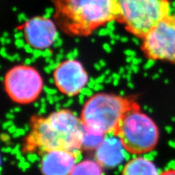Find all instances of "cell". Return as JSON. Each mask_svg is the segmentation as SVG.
Wrapping results in <instances>:
<instances>
[{"instance_id": "cell-3", "label": "cell", "mask_w": 175, "mask_h": 175, "mask_svg": "<svg viewBox=\"0 0 175 175\" xmlns=\"http://www.w3.org/2000/svg\"><path fill=\"white\" fill-rule=\"evenodd\" d=\"M133 102L113 93H98L85 101L80 119L84 128L102 135L116 134L124 115Z\"/></svg>"}, {"instance_id": "cell-25", "label": "cell", "mask_w": 175, "mask_h": 175, "mask_svg": "<svg viewBox=\"0 0 175 175\" xmlns=\"http://www.w3.org/2000/svg\"><path fill=\"white\" fill-rule=\"evenodd\" d=\"M85 96H83L82 94H79V102L81 104H85Z\"/></svg>"}, {"instance_id": "cell-19", "label": "cell", "mask_w": 175, "mask_h": 175, "mask_svg": "<svg viewBox=\"0 0 175 175\" xmlns=\"http://www.w3.org/2000/svg\"><path fill=\"white\" fill-rule=\"evenodd\" d=\"M15 44L16 45V47L18 48H23V46L25 45V42H24V41L22 39H17Z\"/></svg>"}, {"instance_id": "cell-26", "label": "cell", "mask_w": 175, "mask_h": 175, "mask_svg": "<svg viewBox=\"0 0 175 175\" xmlns=\"http://www.w3.org/2000/svg\"><path fill=\"white\" fill-rule=\"evenodd\" d=\"M0 54H1L4 58H7V57H8V55H7V52H6V49L4 48H2V49L0 50Z\"/></svg>"}, {"instance_id": "cell-36", "label": "cell", "mask_w": 175, "mask_h": 175, "mask_svg": "<svg viewBox=\"0 0 175 175\" xmlns=\"http://www.w3.org/2000/svg\"><path fill=\"white\" fill-rule=\"evenodd\" d=\"M10 43V40L9 39H6V44Z\"/></svg>"}, {"instance_id": "cell-9", "label": "cell", "mask_w": 175, "mask_h": 175, "mask_svg": "<svg viewBox=\"0 0 175 175\" xmlns=\"http://www.w3.org/2000/svg\"><path fill=\"white\" fill-rule=\"evenodd\" d=\"M23 30L26 43L34 50H45L53 45L59 38L54 21L44 16H37L28 19L18 27Z\"/></svg>"}, {"instance_id": "cell-30", "label": "cell", "mask_w": 175, "mask_h": 175, "mask_svg": "<svg viewBox=\"0 0 175 175\" xmlns=\"http://www.w3.org/2000/svg\"><path fill=\"white\" fill-rule=\"evenodd\" d=\"M67 59H74V56L73 52H69V53L67 56Z\"/></svg>"}, {"instance_id": "cell-12", "label": "cell", "mask_w": 175, "mask_h": 175, "mask_svg": "<svg viewBox=\"0 0 175 175\" xmlns=\"http://www.w3.org/2000/svg\"><path fill=\"white\" fill-rule=\"evenodd\" d=\"M156 165L144 157L139 156L131 159L124 166L122 175H160Z\"/></svg>"}, {"instance_id": "cell-38", "label": "cell", "mask_w": 175, "mask_h": 175, "mask_svg": "<svg viewBox=\"0 0 175 175\" xmlns=\"http://www.w3.org/2000/svg\"><path fill=\"white\" fill-rule=\"evenodd\" d=\"M1 165H2V158H1V156H0V167H1Z\"/></svg>"}, {"instance_id": "cell-6", "label": "cell", "mask_w": 175, "mask_h": 175, "mask_svg": "<svg viewBox=\"0 0 175 175\" xmlns=\"http://www.w3.org/2000/svg\"><path fill=\"white\" fill-rule=\"evenodd\" d=\"M4 88L15 102L29 104L34 102L42 91L43 80L35 68L18 65L7 72L4 79Z\"/></svg>"}, {"instance_id": "cell-24", "label": "cell", "mask_w": 175, "mask_h": 175, "mask_svg": "<svg viewBox=\"0 0 175 175\" xmlns=\"http://www.w3.org/2000/svg\"><path fill=\"white\" fill-rule=\"evenodd\" d=\"M104 75H102L99 78H98L97 79H96L95 81H96V83H98V84H100V83H102L104 82Z\"/></svg>"}, {"instance_id": "cell-39", "label": "cell", "mask_w": 175, "mask_h": 175, "mask_svg": "<svg viewBox=\"0 0 175 175\" xmlns=\"http://www.w3.org/2000/svg\"></svg>"}, {"instance_id": "cell-35", "label": "cell", "mask_w": 175, "mask_h": 175, "mask_svg": "<svg viewBox=\"0 0 175 175\" xmlns=\"http://www.w3.org/2000/svg\"><path fill=\"white\" fill-rule=\"evenodd\" d=\"M99 64L101 65V67H104V66H105L104 61H102V60L99 61Z\"/></svg>"}, {"instance_id": "cell-10", "label": "cell", "mask_w": 175, "mask_h": 175, "mask_svg": "<svg viewBox=\"0 0 175 175\" xmlns=\"http://www.w3.org/2000/svg\"><path fill=\"white\" fill-rule=\"evenodd\" d=\"M80 158V151L55 150L42 154V175H69Z\"/></svg>"}, {"instance_id": "cell-14", "label": "cell", "mask_w": 175, "mask_h": 175, "mask_svg": "<svg viewBox=\"0 0 175 175\" xmlns=\"http://www.w3.org/2000/svg\"><path fill=\"white\" fill-rule=\"evenodd\" d=\"M104 137V135L91 132L84 128L81 139V149L86 150H96L102 143Z\"/></svg>"}, {"instance_id": "cell-37", "label": "cell", "mask_w": 175, "mask_h": 175, "mask_svg": "<svg viewBox=\"0 0 175 175\" xmlns=\"http://www.w3.org/2000/svg\"><path fill=\"white\" fill-rule=\"evenodd\" d=\"M3 37H5V38H6V37H8V33H4Z\"/></svg>"}, {"instance_id": "cell-23", "label": "cell", "mask_w": 175, "mask_h": 175, "mask_svg": "<svg viewBox=\"0 0 175 175\" xmlns=\"http://www.w3.org/2000/svg\"><path fill=\"white\" fill-rule=\"evenodd\" d=\"M109 31L107 29V28H102V29H101L99 31V32H98V34L100 35V36H104L105 34H108Z\"/></svg>"}, {"instance_id": "cell-20", "label": "cell", "mask_w": 175, "mask_h": 175, "mask_svg": "<svg viewBox=\"0 0 175 175\" xmlns=\"http://www.w3.org/2000/svg\"><path fill=\"white\" fill-rule=\"evenodd\" d=\"M18 21L21 22V23H23L28 20L26 18V16L24 13H21V14L18 15Z\"/></svg>"}, {"instance_id": "cell-32", "label": "cell", "mask_w": 175, "mask_h": 175, "mask_svg": "<svg viewBox=\"0 0 175 175\" xmlns=\"http://www.w3.org/2000/svg\"><path fill=\"white\" fill-rule=\"evenodd\" d=\"M0 40H1V42L2 45H4V44H6V38L5 37H2L1 39H0Z\"/></svg>"}, {"instance_id": "cell-22", "label": "cell", "mask_w": 175, "mask_h": 175, "mask_svg": "<svg viewBox=\"0 0 175 175\" xmlns=\"http://www.w3.org/2000/svg\"><path fill=\"white\" fill-rule=\"evenodd\" d=\"M62 45V39L61 38H58L56 39V41L55 42L53 45L55 48H58V47H60V46Z\"/></svg>"}, {"instance_id": "cell-11", "label": "cell", "mask_w": 175, "mask_h": 175, "mask_svg": "<svg viewBox=\"0 0 175 175\" xmlns=\"http://www.w3.org/2000/svg\"><path fill=\"white\" fill-rule=\"evenodd\" d=\"M127 150L117 134L105 136L96 149L95 160L103 168H112L124 161Z\"/></svg>"}, {"instance_id": "cell-7", "label": "cell", "mask_w": 175, "mask_h": 175, "mask_svg": "<svg viewBox=\"0 0 175 175\" xmlns=\"http://www.w3.org/2000/svg\"><path fill=\"white\" fill-rule=\"evenodd\" d=\"M142 38V50L148 58L175 63V16L161 20Z\"/></svg>"}, {"instance_id": "cell-15", "label": "cell", "mask_w": 175, "mask_h": 175, "mask_svg": "<svg viewBox=\"0 0 175 175\" xmlns=\"http://www.w3.org/2000/svg\"><path fill=\"white\" fill-rule=\"evenodd\" d=\"M80 94H82L83 96H87V97H91V96L93 95V91H92L91 88H84L82 90V91L80 92Z\"/></svg>"}, {"instance_id": "cell-16", "label": "cell", "mask_w": 175, "mask_h": 175, "mask_svg": "<svg viewBox=\"0 0 175 175\" xmlns=\"http://www.w3.org/2000/svg\"><path fill=\"white\" fill-rule=\"evenodd\" d=\"M44 90H45V91L47 93L48 95H51V96H53V95H56L57 93V90L56 89H54V88H50L48 87H45L44 88Z\"/></svg>"}, {"instance_id": "cell-13", "label": "cell", "mask_w": 175, "mask_h": 175, "mask_svg": "<svg viewBox=\"0 0 175 175\" xmlns=\"http://www.w3.org/2000/svg\"><path fill=\"white\" fill-rule=\"evenodd\" d=\"M69 175H104V172L96 160L86 159L78 162Z\"/></svg>"}, {"instance_id": "cell-8", "label": "cell", "mask_w": 175, "mask_h": 175, "mask_svg": "<svg viewBox=\"0 0 175 175\" xmlns=\"http://www.w3.org/2000/svg\"><path fill=\"white\" fill-rule=\"evenodd\" d=\"M53 79L58 91L68 96L80 94L90 80L83 65L74 59L59 63L54 70Z\"/></svg>"}, {"instance_id": "cell-34", "label": "cell", "mask_w": 175, "mask_h": 175, "mask_svg": "<svg viewBox=\"0 0 175 175\" xmlns=\"http://www.w3.org/2000/svg\"><path fill=\"white\" fill-rule=\"evenodd\" d=\"M73 54H74V58H76V57L78 56V49H74V50Z\"/></svg>"}, {"instance_id": "cell-5", "label": "cell", "mask_w": 175, "mask_h": 175, "mask_svg": "<svg viewBox=\"0 0 175 175\" xmlns=\"http://www.w3.org/2000/svg\"><path fill=\"white\" fill-rule=\"evenodd\" d=\"M117 20L136 36L142 37L170 15L168 0H117Z\"/></svg>"}, {"instance_id": "cell-31", "label": "cell", "mask_w": 175, "mask_h": 175, "mask_svg": "<svg viewBox=\"0 0 175 175\" xmlns=\"http://www.w3.org/2000/svg\"><path fill=\"white\" fill-rule=\"evenodd\" d=\"M94 67H95V69L96 70H98H98L101 69V67H101V65L99 64V63H96V64L94 65Z\"/></svg>"}, {"instance_id": "cell-1", "label": "cell", "mask_w": 175, "mask_h": 175, "mask_svg": "<svg viewBox=\"0 0 175 175\" xmlns=\"http://www.w3.org/2000/svg\"><path fill=\"white\" fill-rule=\"evenodd\" d=\"M23 151L39 154L55 150L80 151L84 126L69 109H58L47 117L34 116Z\"/></svg>"}, {"instance_id": "cell-29", "label": "cell", "mask_w": 175, "mask_h": 175, "mask_svg": "<svg viewBox=\"0 0 175 175\" xmlns=\"http://www.w3.org/2000/svg\"><path fill=\"white\" fill-rule=\"evenodd\" d=\"M104 49L106 50L107 52H110V47H109V45H108V44H104Z\"/></svg>"}, {"instance_id": "cell-21", "label": "cell", "mask_w": 175, "mask_h": 175, "mask_svg": "<svg viewBox=\"0 0 175 175\" xmlns=\"http://www.w3.org/2000/svg\"><path fill=\"white\" fill-rule=\"evenodd\" d=\"M160 175H175V169L166 170L165 172H161Z\"/></svg>"}, {"instance_id": "cell-4", "label": "cell", "mask_w": 175, "mask_h": 175, "mask_svg": "<svg viewBox=\"0 0 175 175\" xmlns=\"http://www.w3.org/2000/svg\"><path fill=\"white\" fill-rule=\"evenodd\" d=\"M127 152L142 155L155 148L159 139V130L150 116L133 103L120 122L116 133Z\"/></svg>"}, {"instance_id": "cell-17", "label": "cell", "mask_w": 175, "mask_h": 175, "mask_svg": "<svg viewBox=\"0 0 175 175\" xmlns=\"http://www.w3.org/2000/svg\"><path fill=\"white\" fill-rule=\"evenodd\" d=\"M52 54V51L50 49V48H48V49H46L42 51V56L45 57V58H49Z\"/></svg>"}, {"instance_id": "cell-2", "label": "cell", "mask_w": 175, "mask_h": 175, "mask_svg": "<svg viewBox=\"0 0 175 175\" xmlns=\"http://www.w3.org/2000/svg\"><path fill=\"white\" fill-rule=\"evenodd\" d=\"M54 20L69 36H89L117 20V0H52Z\"/></svg>"}, {"instance_id": "cell-33", "label": "cell", "mask_w": 175, "mask_h": 175, "mask_svg": "<svg viewBox=\"0 0 175 175\" xmlns=\"http://www.w3.org/2000/svg\"><path fill=\"white\" fill-rule=\"evenodd\" d=\"M45 69V72H47V73H50V72L52 71L51 69H50V68L49 67H45V69Z\"/></svg>"}, {"instance_id": "cell-18", "label": "cell", "mask_w": 175, "mask_h": 175, "mask_svg": "<svg viewBox=\"0 0 175 175\" xmlns=\"http://www.w3.org/2000/svg\"><path fill=\"white\" fill-rule=\"evenodd\" d=\"M23 48L27 53H33V52H34V48L31 47V46L27 43L25 44V45L23 46Z\"/></svg>"}, {"instance_id": "cell-27", "label": "cell", "mask_w": 175, "mask_h": 175, "mask_svg": "<svg viewBox=\"0 0 175 175\" xmlns=\"http://www.w3.org/2000/svg\"><path fill=\"white\" fill-rule=\"evenodd\" d=\"M102 88L103 86L102 85H100V84H98V83H96V85H94V87H93V90L94 91H99V90L101 89H102Z\"/></svg>"}, {"instance_id": "cell-28", "label": "cell", "mask_w": 175, "mask_h": 175, "mask_svg": "<svg viewBox=\"0 0 175 175\" xmlns=\"http://www.w3.org/2000/svg\"><path fill=\"white\" fill-rule=\"evenodd\" d=\"M32 58H26V60L24 61V64L29 66V64H31V63H32Z\"/></svg>"}]
</instances>
